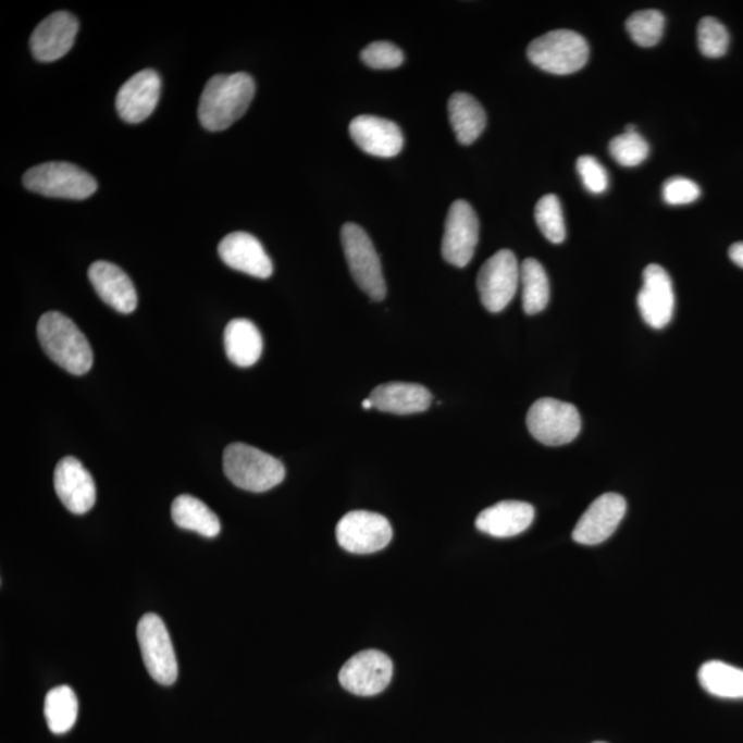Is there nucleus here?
Masks as SVG:
<instances>
[{"mask_svg":"<svg viewBox=\"0 0 743 743\" xmlns=\"http://www.w3.org/2000/svg\"><path fill=\"white\" fill-rule=\"evenodd\" d=\"M255 90V81L244 72L211 77L200 98L201 126L208 132H223L231 127L248 111Z\"/></svg>","mask_w":743,"mask_h":743,"instance_id":"1","label":"nucleus"},{"mask_svg":"<svg viewBox=\"0 0 743 743\" xmlns=\"http://www.w3.org/2000/svg\"><path fill=\"white\" fill-rule=\"evenodd\" d=\"M38 337L46 355L57 366L76 376L90 371L95 362L90 343L75 322L66 315L59 311H49L41 315L38 322Z\"/></svg>","mask_w":743,"mask_h":743,"instance_id":"2","label":"nucleus"},{"mask_svg":"<svg viewBox=\"0 0 743 743\" xmlns=\"http://www.w3.org/2000/svg\"><path fill=\"white\" fill-rule=\"evenodd\" d=\"M223 471L233 485L252 493L273 490L285 478L282 461L246 444L227 446L223 454Z\"/></svg>","mask_w":743,"mask_h":743,"instance_id":"3","label":"nucleus"},{"mask_svg":"<svg viewBox=\"0 0 743 743\" xmlns=\"http://www.w3.org/2000/svg\"><path fill=\"white\" fill-rule=\"evenodd\" d=\"M532 64L553 75H570L585 66L590 46L583 36L569 29H556L534 39L528 48Z\"/></svg>","mask_w":743,"mask_h":743,"instance_id":"4","label":"nucleus"},{"mask_svg":"<svg viewBox=\"0 0 743 743\" xmlns=\"http://www.w3.org/2000/svg\"><path fill=\"white\" fill-rule=\"evenodd\" d=\"M23 182L25 188L34 194L54 199L85 200L98 188L90 174L65 161L36 165L25 173Z\"/></svg>","mask_w":743,"mask_h":743,"instance_id":"5","label":"nucleus"},{"mask_svg":"<svg viewBox=\"0 0 743 743\" xmlns=\"http://www.w3.org/2000/svg\"><path fill=\"white\" fill-rule=\"evenodd\" d=\"M340 236L348 268L358 287L373 300L381 301L386 298L387 287L381 258L367 232L356 223H346L342 227Z\"/></svg>","mask_w":743,"mask_h":743,"instance_id":"6","label":"nucleus"},{"mask_svg":"<svg viewBox=\"0 0 743 743\" xmlns=\"http://www.w3.org/2000/svg\"><path fill=\"white\" fill-rule=\"evenodd\" d=\"M530 434L547 446L573 443L581 431V418L574 405L542 398L532 405L527 418Z\"/></svg>","mask_w":743,"mask_h":743,"instance_id":"7","label":"nucleus"},{"mask_svg":"<svg viewBox=\"0 0 743 743\" xmlns=\"http://www.w3.org/2000/svg\"><path fill=\"white\" fill-rule=\"evenodd\" d=\"M521 284V267L509 249L493 255L478 274L476 285L482 305L491 313H500L513 299Z\"/></svg>","mask_w":743,"mask_h":743,"instance_id":"8","label":"nucleus"},{"mask_svg":"<svg viewBox=\"0 0 743 743\" xmlns=\"http://www.w3.org/2000/svg\"><path fill=\"white\" fill-rule=\"evenodd\" d=\"M137 636L150 677L163 685L174 684L178 679V662L163 620L152 612L145 615L138 622Z\"/></svg>","mask_w":743,"mask_h":743,"instance_id":"9","label":"nucleus"},{"mask_svg":"<svg viewBox=\"0 0 743 743\" xmlns=\"http://www.w3.org/2000/svg\"><path fill=\"white\" fill-rule=\"evenodd\" d=\"M336 538L347 553L368 555L387 547L393 528L381 513L351 511L337 523Z\"/></svg>","mask_w":743,"mask_h":743,"instance_id":"10","label":"nucleus"},{"mask_svg":"<svg viewBox=\"0 0 743 743\" xmlns=\"http://www.w3.org/2000/svg\"><path fill=\"white\" fill-rule=\"evenodd\" d=\"M480 242V220L474 208L465 200L450 206L445 222L443 257L456 268H466Z\"/></svg>","mask_w":743,"mask_h":743,"instance_id":"11","label":"nucleus"},{"mask_svg":"<svg viewBox=\"0 0 743 743\" xmlns=\"http://www.w3.org/2000/svg\"><path fill=\"white\" fill-rule=\"evenodd\" d=\"M393 678V662L377 649H366L348 659L339 673L340 684L348 693L372 696L383 693Z\"/></svg>","mask_w":743,"mask_h":743,"instance_id":"12","label":"nucleus"},{"mask_svg":"<svg viewBox=\"0 0 743 743\" xmlns=\"http://www.w3.org/2000/svg\"><path fill=\"white\" fill-rule=\"evenodd\" d=\"M642 319L654 330H662L672 321L674 294L672 280L659 264H648L643 272V287L637 295Z\"/></svg>","mask_w":743,"mask_h":743,"instance_id":"13","label":"nucleus"},{"mask_svg":"<svg viewBox=\"0 0 743 743\" xmlns=\"http://www.w3.org/2000/svg\"><path fill=\"white\" fill-rule=\"evenodd\" d=\"M627 512V501L617 493L597 497L575 524L573 538L583 545L606 542L616 532Z\"/></svg>","mask_w":743,"mask_h":743,"instance_id":"14","label":"nucleus"},{"mask_svg":"<svg viewBox=\"0 0 743 743\" xmlns=\"http://www.w3.org/2000/svg\"><path fill=\"white\" fill-rule=\"evenodd\" d=\"M54 490L67 511L76 516H83L95 507L97 498L95 480L76 457H64L57 465Z\"/></svg>","mask_w":743,"mask_h":743,"instance_id":"15","label":"nucleus"},{"mask_svg":"<svg viewBox=\"0 0 743 743\" xmlns=\"http://www.w3.org/2000/svg\"><path fill=\"white\" fill-rule=\"evenodd\" d=\"M79 21L67 12H57L46 17L30 36L29 46L36 60L54 62L70 53L75 44Z\"/></svg>","mask_w":743,"mask_h":743,"instance_id":"16","label":"nucleus"},{"mask_svg":"<svg viewBox=\"0 0 743 743\" xmlns=\"http://www.w3.org/2000/svg\"><path fill=\"white\" fill-rule=\"evenodd\" d=\"M161 79L158 72L144 70L124 83L116 97L119 116L129 124L147 121L158 107Z\"/></svg>","mask_w":743,"mask_h":743,"instance_id":"17","label":"nucleus"},{"mask_svg":"<svg viewBox=\"0 0 743 743\" xmlns=\"http://www.w3.org/2000/svg\"><path fill=\"white\" fill-rule=\"evenodd\" d=\"M348 132L358 148L376 158H396L404 148L401 128L387 119L361 114L350 123Z\"/></svg>","mask_w":743,"mask_h":743,"instance_id":"18","label":"nucleus"},{"mask_svg":"<svg viewBox=\"0 0 743 743\" xmlns=\"http://www.w3.org/2000/svg\"><path fill=\"white\" fill-rule=\"evenodd\" d=\"M218 253L223 263L237 272L262 280L273 274L272 259L264 251L261 242L249 233H231L220 243Z\"/></svg>","mask_w":743,"mask_h":743,"instance_id":"19","label":"nucleus"},{"mask_svg":"<svg viewBox=\"0 0 743 743\" xmlns=\"http://www.w3.org/2000/svg\"><path fill=\"white\" fill-rule=\"evenodd\" d=\"M88 278L98 296L119 313L129 314L137 309L138 295L132 278L116 264L95 262L88 269Z\"/></svg>","mask_w":743,"mask_h":743,"instance_id":"20","label":"nucleus"},{"mask_svg":"<svg viewBox=\"0 0 743 743\" xmlns=\"http://www.w3.org/2000/svg\"><path fill=\"white\" fill-rule=\"evenodd\" d=\"M534 508L523 501H501L478 516L475 524L480 532L492 537L508 538L518 536L534 521Z\"/></svg>","mask_w":743,"mask_h":743,"instance_id":"21","label":"nucleus"},{"mask_svg":"<svg viewBox=\"0 0 743 743\" xmlns=\"http://www.w3.org/2000/svg\"><path fill=\"white\" fill-rule=\"evenodd\" d=\"M373 408L393 414H413L430 408L433 396L422 384L392 382L371 393Z\"/></svg>","mask_w":743,"mask_h":743,"instance_id":"22","label":"nucleus"},{"mask_svg":"<svg viewBox=\"0 0 743 743\" xmlns=\"http://www.w3.org/2000/svg\"><path fill=\"white\" fill-rule=\"evenodd\" d=\"M223 340H225L228 360L237 367H252L262 356V335L252 321L246 319L232 320L226 325Z\"/></svg>","mask_w":743,"mask_h":743,"instance_id":"23","label":"nucleus"},{"mask_svg":"<svg viewBox=\"0 0 743 743\" xmlns=\"http://www.w3.org/2000/svg\"><path fill=\"white\" fill-rule=\"evenodd\" d=\"M449 121L457 141L462 145L475 143L486 127V112L474 97L455 92L448 103Z\"/></svg>","mask_w":743,"mask_h":743,"instance_id":"24","label":"nucleus"},{"mask_svg":"<svg viewBox=\"0 0 743 743\" xmlns=\"http://www.w3.org/2000/svg\"><path fill=\"white\" fill-rule=\"evenodd\" d=\"M171 517L176 527L191 530L200 536L214 538L221 533V522L216 513L194 496L176 497L171 507Z\"/></svg>","mask_w":743,"mask_h":743,"instance_id":"25","label":"nucleus"},{"mask_svg":"<svg viewBox=\"0 0 743 743\" xmlns=\"http://www.w3.org/2000/svg\"><path fill=\"white\" fill-rule=\"evenodd\" d=\"M698 679L701 685L711 695L743 699V669L720 661H709L701 667Z\"/></svg>","mask_w":743,"mask_h":743,"instance_id":"26","label":"nucleus"},{"mask_svg":"<svg viewBox=\"0 0 743 743\" xmlns=\"http://www.w3.org/2000/svg\"><path fill=\"white\" fill-rule=\"evenodd\" d=\"M79 711L75 691L67 685H60L49 691L45 701V717L49 730L55 735L65 734L75 726Z\"/></svg>","mask_w":743,"mask_h":743,"instance_id":"27","label":"nucleus"},{"mask_svg":"<svg viewBox=\"0 0 743 743\" xmlns=\"http://www.w3.org/2000/svg\"><path fill=\"white\" fill-rule=\"evenodd\" d=\"M522 306L524 313H542L549 301V282L543 264L529 258L521 264Z\"/></svg>","mask_w":743,"mask_h":743,"instance_id":"28","label":"nucleus"},{"mask_svg":"<svg viewBox=\"0 0 743 743\" xmlns=\"http://www.w3.org/2000/svg\"><path fill=\"white\" fill-rule=\"evenodd\" d=\"M665 17L658 10H642L627 21V30L642 48H653L662 38Z\"/></svg>","mask_w":743,"mask_h":743,"instance_id":"29","label":"nucleus"},{"mask_svg":"<svg viewBox=\"0 0 743 743\" xmlns=\"http://www.w3.org/2000/svg\"><path fill=\"white\" fill-rule=\"evenodd\" d=\"M536 222L545 238L554 244H560L566 238V226L562 205L555 195H547L538 200L534 211Z\"/></svg>","mask_w":743,"mask_h":743,"instance_id":"30","label":"nucleus"},{"mask_svg":"<svg viewBox=\"0 0 743 743\" xmlns=\"http://www.w3.org/2000/svg\"><path fill=\"white\" fill-rule=\"evenodd\" d=\"M611 158L623 168H636L649 153L646 139L639 133H623L612 138L609 145Z\"/></svg>","mask_w":743,"mask_h":743,"instance_id":"31","label":"nucleus"},{"mask_svg":"<svg viewBox=\"0 0 743 743\" xmlns=\"http://www.w3.org/2000/svg\"><path fill=\"white\" fill-rule=\"evenodd\" d=\"M730 45L729 30L714 17H705L698 24V48L708 59H720Z\"/></svg>","mask_w":743,"mask_h":743,"instance_id":"32","label":"nucleus"},{"mask_svg":"<svg viewBox=\"0 0 743 743\" xmlns=\"http://www.w3.org/2000/svg\"><path fill=\"white\" fill-rule=\"evenodd\" d=\"M404 59L403 50L389 41H373L361 53L363 64L372 70H396L404 64Z\"/></svg>","mask_w":743,"mask_h":743,"instance_id":"33","label":"nucleus"},{"mask_svg":"<svg viewBox=\"0 0 743 743\" xmlns=\"http://www.w3.org/2000/svg\"><path fill=\"white\" fill-rule=\"evenodd\" d=\"M577 171L591 194L600 195L609 188V175L606 169L592 156H581L577 160Z\"/></svg>","mask_w":743,"mask_h":743,"instance_id":"34","label":"nucleus"},{"mask_svg":"<svg viewBox=\"0 0 743 743\" xmlns=\"http://www.w3.org/2000/svg\"><path fill=\"white\" fill-rule=\"evenodd\" d=\"M701 188L694 181L682 178H670L662 186V197L665 202L670 206L691 205L699 199Z\"/></svg>","mask_w":743,"mask_h":743,"instance_id":"35","label":"nucleus"},{"mask_svg":"<svg viewBox=\"0 0 743 743\" xmlns=\"http://www.w3.org/2000/svg\"><path fill=\"white\" fill-rule=\"evenodd\" d=\"M730 259L732 262L743 269V242L732 244L729 249Z\"/></svg>","mask_w":743,"mask_h":743,"instance_id":"36","label":"nucleus"},{"mask_svg":"<svg viewBox=\"0 0 743 743\" xmlns=\"http://www.w3.org/2000/svg\"><path fill=\"white\" fill-rule=\"evenodd\" d=\"M362 408L363 409H372L373 408V403L371 398L363 399L362 401Z\"/></svg>","mask_w":743,"mask_h":743,"instance_id":"37","label":"nucleus"},{"mask_svg":"<svg viewBox=\"0 0 743 743\" xmlns=\"http://www.w3.org/2000/svg\"><path fill=\"white\" fill-rule=\"evenodd\" d=\"M626 133H630V134L637 133L636 126H633V124H628V126L626 127Z\"/></svg>","mask_w":743,"mask_h":743,"instance_id":"38","label":"nucleus"},{"mask_svg":"<svg viewBox=\"0 0 743 743\" xmlns=\"http://www.w3.org/2000/svg\"><path fill=\"white\" fill-rule=\"evenodd\" d=\"M596 743H605V742H596Z\"/></svg>","mask_w":743,"mask_h":743,"instance_id":"39","label":"nucleus"}]
</instances>
